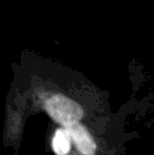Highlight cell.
<instances>
[{
	"label": "cell",
	"mask_w": 154,
	"mask_h": 155,
	"mask_svg": "<svg viewBox=\"0 0 154 155\" xmlns=\"http://www.w3.org/2000/svg\"><path fill=\"white\" fill-rule=\"evenodd\" d=\"M72 138L77 151L81 155H95L96 143L86 127L79 123L64 127Z\"/></svg>",
	"instance_id": "cell-2"
},
{
	"label": "cell",
	"mask_w": 154,
	"mask_h": 155,
	"mask_svg": "<svg viewBox=\"0 0 154 155\" xmlns=\"http://www.w3.org/2000/svg\"><path fill=\"white\" fill-rule=\"evenodd\" d=\"M43 109L61 127L79 123L84 115V109L78 102L61 94H52L45 97Z\"/></svg>",
	"instance_id": "cell-1"
},
{
	"label": "cell",
	"mask_w": 154,
	"mask_h": 155,
	"mask_svg": "<svg viewBox=\"0 0 154 155\" xmlns=\"http://www.w3.org/2000/svg\"><path fill=\"white\" fill-rule=\"evenodd\" d=\"M72 138L64 127L55 131L52 137V149L56 155H68L72 149Z\"/></svg>",
	"instance_id": "cell-3"
}]
</instances>
